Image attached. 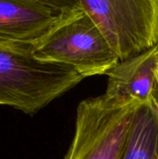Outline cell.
I'll use <instances>...</instances> for the list:
<instances>
[{
	"mask_svg": "<svg viewBox=\"0 0 158 159\" xmlns=\"http://www.w3.org/2000/svg\"><path fill=\"white\" fill-rule=\"evenodd\" d=\"M34 49L0 44V105L31 116L84 79L69 65L37 59Z\"/></svg>",
	"mask_w": 158,
	"mask_h": 159,
	"instance_id": "obj_1",
	"label": "cell"
},
{
	"mask_svg": "<svg viewBox=\"0 0 158 159\" xmlns=\"http://www.w3.org/2000/svg\"><path fill=\"white\" fill-rule=\"evenodd\" d=\"M34 55L41 61L69 65L84 78L106 75L120 61L102 32L83 9L62 18L34 47Z\"/></svg>",
	"mask_w": 158,
	"mask_h": 159,
	"instance_id": "obj_2",
	"label": "cell"
},
{
	"mask_svg": "<svg viewBox=\"0 0 158 159\" xmlns=\"http://www.w3.org/2000/svg\"><path fill=\"white\" fill-rule=\"evenodd\" d=\"M105 94L82 101L76 110L75 132L64 159H119L138 107Z\"/></svg>",
	"mask_w": 158,
	"mask_h": 159,
	"instance_id": "obj_3",
	"label": "cell"
},
{
	"mask_svg": "<svg viewBox=\"0 0 158 159\" xmlns=\"http://www.w3.org/2000/svg\"><path fill=\"white\" fill-rule=\"evenodd\" d=\"M120 61L158 43V0H79Z\"/></svg>",
	"mask_w": 158,
	"mask_h": 159,
	"instance_id": "obj_4",
	"label": "cell"
},
{
	"mask_svg": "<svg viewBox=\"0 0 158 159\" xmlns=\"http://www.w3.org/2000/svg\"><path fill=\"white\" fill-rule=\"evenodd\" d=\"M64 17L39 0H0V44L34 48Z\"/></svg>",
	"mask_w": 158,
	"mask_h": 159,
	"instance_id": "obj_5",
	"label": "cell"
},
{
	"mask_svg": "<svg viewBox=\"0 0 158 159\" xmlns=\"http://www.w3.org/2000/svg\"><path fill=\"white\" fill-rule=\"evenodd\" d=\"M158 43L110 69L105 95L121 101L147 102L158 96Z\"/></svg>",
	"mask_w": 158,
	"mask_h": 159,
	"instance_id": "obj_6",
	"label": "cell"
},
{
	"mask_svg": "<svg viewBox=\"0 0 158 159\" xmlns=\"http://www.w3.org/2000/svg\"><path fill=\"white\" fill-rule=\"evenodd\" d=\"M119 159H158V96L136 110Z\"/></svg>",
	"mask_w": 158,
	"mask_h": 159,
	"instance_id": "obj_7",
	"label": "cell"
},
{
	"mask_svg": "<svg viewBox=\"0 0 158 159\" xmlns=\"http://www.w3.org/2000/svg\"><path fill=\"white\" fill-rule=\"evenodd\" d=\"M62 16H70L82 10L79 0H39Z\"/></svg>",
	"mask_w": 158,
	"mask_h": 159,
	"instance_id": "obj_8",
	"label": "cell"
},
{
	"mask_svg": "<svg viewBox=\"0 0 158 159\" xmlns=\"http://www.w3.org/2000/svg\"><path fill=\"white\" fill-rule=\"evenodd\" d=\"M157 82H158V70H157Z\"/></svg>",
	"mask_w": 158,
	"mask_h": 159,
	"instance_id": "obj_9",
	"label": "cell"
}]
</instances>
